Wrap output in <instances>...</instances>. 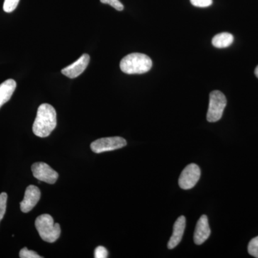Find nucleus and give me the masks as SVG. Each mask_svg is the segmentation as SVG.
I'll use <instances>...</instances> for the list:
<instances>
[{"label":"nucleus","mask_w":258,"mask_h":258,"mask_svg":"<svg viewBox=\"0 0 258 258\" xmlns=\"http://www.w3.org/2000/svg\"><path fill=\"white\" fill-rule=\"evenodd\" d=\"M57 125V114L51 105L43 103L37 109L36 118L32 125V132L37 137H48Z\"/></svg>","instance_id":"1"},{"label":"nucleus","mask_w":258,"mask_h":258,"mask_svg":"<svg viewBox=\"0 0 258 258\" xmlns=\"http://www.w3.org/2000/svg\"><path fill=\"white\" fill-rule=\"evenodd\" d=\"M152 67V60L143 53H131L122 59L120 70L126 74H143L149 72Z\"/></svg>","instance_id":"2"},{"label":"nucleus","mask_w":258,"mask_h":258,"mask_svg":"<svg viewBox=\"0 0 258 258\" xmlns=\"http://www.w3.org/2000/svg\"><path fill=\"white\" fill-rule=\"evenodd\" d=\"M35 227L40 237L49 243L55 242L60 235V226L58 223H54L51 215L47 214L40 215L35 220Z\"/></svg>","instance_id":"3"},{"label":"nucleus","mask_w":258,"mask_h":258,"mask_svg":"<svg viewBox=\"0 0 258 258\" xmlns=\"http://www.w3.org/2000/svg\"><path fill=\"white\" fill-rule=\"evenodd\" d=\"M227 105V98L220 91H212L210 95V103L207 119L209 122H217L221 119Z\"/></svg>","instance_id":"4"},{"label":"nucleus","mask_w":258,"mask_h":258,"mask_svg":"<svg viewBox=\"0 0 258 258\" xmlns=\"http://www.w3.org/2000/svg\"><path fill=\"white\" fill-rule=\"evenodd\" d=\"M126 144V141L122 137H107V138H102L94 141L91 144V149L93 152L100 154V153L121 149Z\"/></svg>","instance_id":"5"},{"label":"nucleus","mask_w":258,"mask_h":258,"mask_svg":"<svg viewBox=\"0 0 258 258\" xmlns=\"http://www.w3.org/2000/svg\"><path fill=\"white\" fill-rule=\"evenodd\" d=\"M201 170L198 165L190 164L184 168L179 176V184L183 189L193 188L200 180Z\"/></svg>","instance_id":"6"},{"label":"nucleus","mask_w":258,"mask_h":258,"mask_svg":"<svg viewBox=\"0 0 258 258\" xmlns=\"http://www.w3.org/2000/svg\"><path fill=\"white\" fill-rule=\"evenodd\" d=\"M32 171L33 176L39 181H45L47 184H55L58 179V174L53 170L48 164L43 162H37L32 164Z\"/></svg>","instance_id":"7"},{"label":"nucleus","mask_w":258,"mask_h":258,"mask_svg":"<svg viewBox=\"0 0 258 258\" xmlns=\"http://www.w3.org/2000/svg\"><path fill=\"white\" fill-rule=\"evenodd\" d=\"M41 193L36 186L30 185L25 190V197L20 203V209L24 213H28L35 208L40 200Z\"/></svg>","instance_id":"8"},{"label":"nucleus","mask_w":258,"mask_h":258,"mask_svg":"<svg viewBox=\"0 0 258 258\" xmlns=\"http://www.w3.org/2000/svg\"><path fill=\"white\" fill-rule=\"evenodd\" d=\"M90 56L88 54H83L77 61L74 63L70 64L68 67L64 68L61 71L62 74L67 76L69 79H75L80 75L83 74V71L86 69L90 62Z\"/></svg>","instance_id":"9"},{"label":"nucleus","mask_w":258,"mask_h":258,"mask_svg":"<svg viewBox=\"0 0 258 258\" xmlns=\"http://www.w3.org/2000/svg\"><path fill=\"white\" fill-rule=\"evenodd\" d=\"M211 234L210 225H209L208 218L206 215H203L200 217L197 223L196 229L194 235V241L195 244H202L205 242Z\"/></svg>","instance_id":"10"},{"label":"nucleus","mask_w":258,"mask_h":258,"mask_svg":"<svg viewBox=\"0 0 258 258\" xmlns=\"http://www.w3.org/2000/svg\"><path fill=\"white\" fill-rule=\"evenodd\" d=\"M186 227V218L184 216L179 217L174 225V230L170 240L168 242V248L174 249L180 243Z\"/></svg>","instance_id":"11"},{"label":"nucleus","mask_w":258,"mask_h":258,"mask_svg":"<svg viewBox=\"0 0 258 258\" xmlns=\"http://www.w3.org/2000/svg\"><path fill=\"white\" fill-rule=\"evenodd\" d=\"M17 83L13 79H8L0 84V108L9 101L15 89Z\"/></svg>","instance_id":"12"},{"label":"nucleus","mask_w":258,"mask_h":258,"mask_svg":"<svg viewBox=\"0 0 258 258\" xmlns=\"http://www.w3.org/2000/svg\"><path fill=\"white\" fill-rule=\"evenodd\" d=\"M234 41V37L229 32H222L215 35L212 39V45L217 48H225L232 45Z\"/></svg>","instance_id":"13"},{"label":"nucleus","mask_w":258,"mask_h":258,"mask_svg":"<svg viewBox=\"0 0 258 258\" xmlns=\"http://www.w3.org/2000/svg\"><path fill=\"white\" fill-rule=\"evenodd\" d=\"M8 195L5 192L0 194V222L3 220L6 212Z\"/></svg>","instance_id":"14"},{"label":"nucleus","mask_w":258,"mask_h":258,"mask_svg":"<svg viewBox=\"0 0 258 258\" xmlns=\"http://www.w3.org/2000/svg\"><path fill=\"white\" fill-rule=\"evenodd\" d=\"M20 0H5L3 10L5 13H10L16 9Z\"/></svg>","instance_id":"15"},{"label":"nucleus","mask_w":258,"mask_h":258,"mask_svg":"<svg viewBox=\"0 0 258 258\" xmlns=\"http://www.w3.org/2000/svg\"><path fill=\"white\" fill-rule=\"evenodd\" d=\"M248 252L254 257L258 258V236L252 239L248 244Z\"/></svg>","instance_id":"16"},{"label":"nucleus","mask_w":258,"mask_h":258,"mask_svg":"<svg viewBox=\"0 0 258 258\" xmlns=\"http://www.w3.org/2000/svg\"><path fill=\"white\" fill-rule=\"evenodd\" d=\"M20 258H42L41 256L39 255L34 251L30 250L27 247H24L20 252Z\"/></svg>","instance_id":"17"},{"label":"nucleus","mask_w":258,"mask_h":258,"mask_svg":"<svg viewBox=\"0 0 258 258\" xmlns=\"http://www.w3.org/2000/svg\"><path fill=\"white\" fill-rule=\"evenodd\" d=\"M103 4H108L113 7L114 9L118 10V11H122L124 8L123 4L119 1V0H100Z\"/></svg>","instance_id":"18"},{"label":"nucleus","mask_w":258,"mask_h":258,"mask_svg":"<svg viewBox=\"0 0 258 258\" xmlns=\"http://www.w3.org/2000/svg\"><path fill=\"white\" fill-rule=\"evenodd\" d=\"M191 5L198 8H208L212 5V0H190Z\"/></svg>","instance_id":"19"},{"label":"nucleus","mask_w":258,"mask_h":258,"mask_svg":"<svg viewBox=\"0 0 258 258\" xmlns=\"http://www.w3.org/2000/svg\"><path fill=\"white\" fill-rule=\"evenodd\" d=\"M108 250L103 246H98L95 249L94 257L96 258H106L108 257Z\"/></svg>","instance_id":"20"},{"label":"nucleus","mask_w":258,"mask_h":258,"mask_svg":"<svg viewBox=\"0 0 258 258\" xmlns=\"http://www.w3.org/2000/svg\"><path fill=\"white\" fill-rule=\"evenodd\" d=\"M254 74H255L256 77L258 79V66L256 67L255 70H254Z\"/></svg>","instance_id":"21"}]
</instances>
